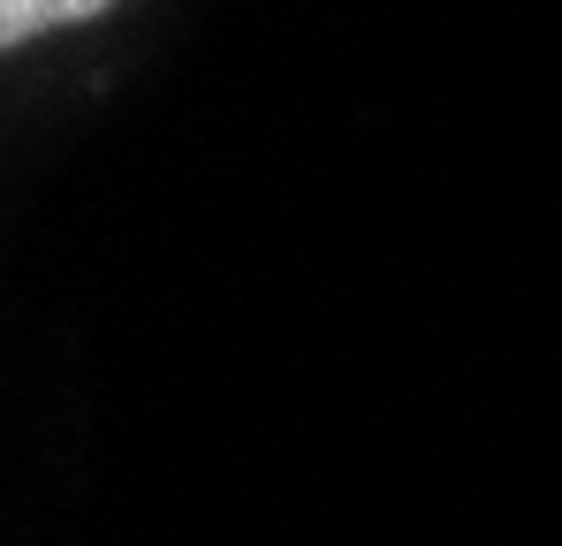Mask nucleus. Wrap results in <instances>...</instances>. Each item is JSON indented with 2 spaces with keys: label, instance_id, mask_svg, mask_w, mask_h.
I'll list each match as a JSON object with an SVG mask.
<instances>
[{
  "label": "nucleus",
  "instance_id": "nucleus-1",
  "mask_svg": "<svg viewBox=\"0 0 562 546\" xmlns=\"http://www.w3.org/2000/svg\"><path fill=\"white\" fill-rule=\"evenodd\" d=\"M114 0H0V54L8 46H31L46 31H69V23H92Z\"/></svg>",
  "mask_w": 562,
  "mask_h": 546
}]
</instances>
